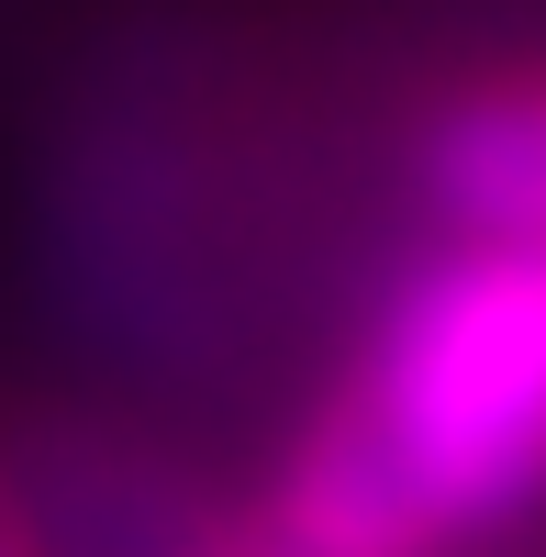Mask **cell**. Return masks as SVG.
<instances>
[{"label": "cell", "instance_id": "3", "mask_svg": "<svg viewBox=\"0 0 546 557\" xmlns=\"http://www.w3.org/2000/svg\"><path fill=\"white\" fill-rule=\"evenodd\" d=\"M167 557H280V535H268L257 513H201V524L178 535Z\"/></svg>", "mask_w": 546, "mask_h": 557}, {"label": "cell", "instance_id": "1", "mask_svg": "<svg viewBox=\"0 0 546 557\" xmlns=\"http://www.w3.org/2000/svg\"><path fill=\"white\" fill-rule=\"evenodd\" d=\"M346 391L413 469L435 535L513 524L546 502V246L446 235L390 278Z\"/></svg>", "mask_w": 546, "mask_h": 557}, {"label": "cell", "instance_id": "2", "mask_svg": "<svg viewBox=\"0 0 546 557\" xmlns=\"http://www.w3.org/2000/svg\"><path fill=\"white\" fill-rule=\"evenodd\" d=\"M413 178L469 246H546V67L469 78L413 134Z\"/></svg>", "mask_w": 546, "mask_h": 557}, {"label": "cell", "instance_id": "4", "mask_svg": "<svg viewBox=\"0 0 546 557\" xmlns=\"http://www.w3.org/2000/svg\"><path fill=\"white\" fill-rule=\"evenodd\" d=\"M0 557H67L57 535H45V513L23 502V469H0Z\"/></svg>", "mask_w": 546, "mask_h": 557}]
</instances>
